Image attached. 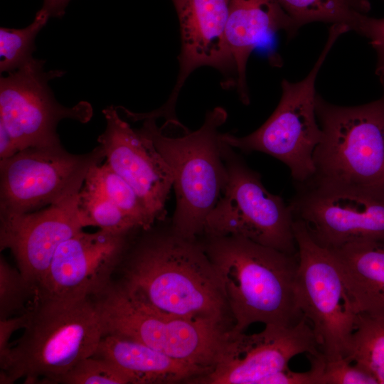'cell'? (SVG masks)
Wrapping results in <instances>:
<instances>
[{
  "instance_id": "1",
  "label": "cell",
  "mask_w": 384,
  "mask_h": 384,
  "mask_svg": "<svg viewBox=\"0 0 384 384\" xmlns=\"http://www.w3.org/2000/svg\"><path fill=\"white\" fill-rule=\"evenodd\" d=\"M153 226L133 238L117 282L150 308L227 329L223 287L201 242Z\"/></svg>"
},
{
  "instance_id": "2",
  "label": "cell",
  "mask_w": 384,
  "mask_h": 384,
  "mask_svg": "<svg viewBox=\"0 0 384 384\" xmlns=\"http://www.w3.org/2000/svg\"><path fill=\"white\" fill-rule=\"evenodd\" d=\"M201 242L223 287L233 324L230 335L254 323L291 326L302 318L297 302V253L238 236H208Z\"/></svg>"
},
{
  "instance_id": "3",
  "label": "cell",
  "mask_w": 384,
  "mask_h": 384,
  "mask_svg": "<svg viewBox=\"0 0 384 384\" xmlns=\"http://www.w3.org/2000/svg\"><path fill=\"white\" fill-rule=\"evenodd\" d=\"M21 336L0 361V383H54L96 353L104 336L91 297L76 300L34 297Z\"/></svg>"
},
{
  "instance_id": "4",
  "label": "cell",
  "mask_w": 384,
  "mask_h": 384,
  "mask_svg": "<svg viewBox=\"0 0 384 384\" xmlns=\"http://www.w3.org/2000/svg\"><path fill=\"white\" fill-rule=\"evenodd\" d=\"M227 119L220 107L207 112L197 130L181 137H169L156 119H146L137 129L149 139L171 169L176 197L171 221L173 230L196 239L203 233L205 220L219 200L227 181L219 128Z\"/></svg>"
},
{
  "instance_id": "5",
  "label": "cell",
  "mask_w": 384,
  "mask_h": 384,
  "mask_svg": "<svg viewBox=\"0 0 384 384\" xmlns=\"http://www.w3.org/2000/svg\"><path fill=\"white\" fill-rule=\"evenodd\" d=\"M383 94L361 105L331 104L316 96L322 136L314 153L318 181L384 188Z\"/></svg>"
},
{
  "instance_id": "6",
  "label": "cell",
  "mask_w": 384,
  "mask_h": 384,
  "mask_svg": "<svg viewBox=\"0 0 384 384\" xmlns=\"http://www.w3.org/2000/svg\"><path fill=\"white\" fill-rule=\"evenodd\" d=\"M350 31L344 25H331L326 44L309 74L296 82L283 80L279 102L268 119L245 137L222 134V139L242 152L259 151L284 164L296 183L315 174L314 153L322 132L316 114L315 84L318 73L338 38Z\"/></svg>"
},
{
  "instance_id": "7",
  "label": "cell",
  "mask_w": 384,
  "mask_h": 384,
  "mask_svg": "<svg viewBox=\"0 0 384 384\" xmlns=\"http://www.w3.org/2000/svg\"><path fill=\"white\" fill-rule=\"evenodd\" d=\"M91 298L104 336L127 337L209 372L213 368L228 329L150 308L114 280Z\"/></svg>"
},
{
  "instance_id": "8",
  "label": "cell",
  "mask_w": 384,
  "mask_h": 384,
  "mask_svg": "<svg viewBox=\"0 0 384 384\" xmlns=\"http://www.w3.org/2000/svg\"><path fill=\"white\" fill-rule=\"evenodd\" d=\"M223 156L227 170L226 183L206 218L203 234L242 237L286 253L297 254L294 218L289 204L279 196L270 193L260 175L224 142Z\"/></svg>"
},
{
  "instance_id": "9",
  "label": "cell",
  "mask_w": 384,
  "mask_h": 384,
  "mask_svg": "<svg viewBox=\"0 0 384 384\" xmlns=\"http://www.w3.org/2000/svg\"><path fill=\"white\" fill-rule=\"evenodd\" d=\"M298 267L296 297L319 348L328 358L346 357L358 314L331 250L319 243L294 218Z\"/></svg>"
},
{
  "instance_id": "10",
  "label": "cell",
  "mask_w": 384,
  "mask_h": 384,
  "mask_svg": "<svg viewBox=\"0 0 384 384\" xmlns=\"http://www.w3.org/2000/svg\"><path fill=\"white\" fill-rule=\"evenodd\" d=\"M296 184L289 203L294 218L321 245L384 241V188L314 179Z\"/></svg>"
},
{
  "instance_id": "11",
  "label": "cell",
  "mask_w": 384,
  "mask_h": 384,
  "mask_svg": "<svg viewBox=\"0 0 384 384\" xmlns=\"http://www.w3.org/2000/svg\"><path fill=\"white\" fill-rule=\"evenodd\" d=\"M105 159L99 144L82 154L63 146L29 147L0 159V214L36 211L80 191L90 168Z\"/></svg>"
},
{
  "instance_id": "12",
  "label": "cell",
  "mask_w": 384,
  "mask_h": 384,
  "mask_svg": "<svg viewBox=\"0 0 384 384\" xmlns=\"http://www.w3.org/2000/svg\"><path fill=\"white\" fill-rule=\"evenodd\" d=\"M43 65L44 60L33 58L0 79V124L18 151L60 146L56 131L60 121L71 119L87 123L92 116V107L86 101L65 107L56 100L48 82L65 72L46 71Z\"/></svg>"
},
{
  "instance_id": "13",
  "label": "cell",
  "mask_w": 384,
  "mask_h": 384,
  "mask_svg": "<svg viewBox=\"0 0 384 384\" xmlns=\"http://www.w3.org/2000/svg\"><path fill=\"white\" fill-rule=\"evenodd\" d=\"M142 229L113 233L82 230L56 250L35 297L76 300L101 293L113 281L136 233Z\"/></svg>"
},
{
  "instance_id": "14",
  "label": "cell",
  "mask_w": 384,
  "mask_h": 384,
  "mask_svg": "<svg viewBox=\"0 0 384 384\" xmlns=\"http://www.w3.org/2000/svg\"><path fill=\"white\" fill-rule=\"evenodd\" d=\"M265 326L262 331L252 334L226 332L213 368L193 383L261 384L267 377L288 367L293 357L321 352L304 316L291 326Z\"/></svg>"
},
{
  "instance_id": "15",
  "label": "cell",
  "mask_w": 384,
  "mask_h": 384,
  "mask_svg": "<svg viewBox=\"0 0 384 384\" xmlns=\"http://www.w3.org/2000/svg\"><path fill=\"white\" fill-rule=\"evenodd\" d=\"M171 1L180 26L179 72L167 102L147 115L177 125L180 122L175 114L176 103L190 74L200 67L210 66L227 78L225 87L234 86L235 66L225 36L230 0Z\"/></svg>"
},
{
  "instance_id": "16",
  "label": "cell",
  "mask_w": 384,
  "mask_h": 384,
  "mask_svg": "<svg viewBox=\"0 0 384 384\" xmlns=\"http://www.w3.org/2000/svg\"><path fill=\"white\" fill-rule=\"evenodd\" d=\"M79 192L36 211L0 214V250H10L36 294L58 247L84 228Z\"/></svg>"
},
{
  "instance_id": "17",
  "label": "cell",
  "mask_w": 384,
  "mask_h": 384,
  "mask_svg": "<svg viewBox=\"0 0 384 384\" xmlns=\"http://www.w3.org/2000/svg\"><path fill=\"white\" fill-rule=\"evenodd\" d=\"M106 127L97 142L106 163L134 190L157 222L164 220L165 205L173 187V171L152 142L119 115L113 105L102 110Z\"/></svg>"
},
{
  "instance_id": "18",
  "label": "cell",
  "mask_w": 384,
  "mask_h": 384,
  "mask_svg": "<svg viewBox=\"0 0 384 384\" xmlns=\"http://www.w3.org/2000/svg\"><path fill=\"white\" fill-rule=\"evenodd\" d=\"M298 30L278 0H230L225 36L235 66V87L243 104L250 103L246 66L253 50L277 32L283 31L292 37Z\"/></svg>"
},
{
  "instance_id": "19",
  "label": "cell",
  "mask_w": 384,
  "mask_h": 384,
  "mask_svg": "<svg viewBox=\"0 0 384 384\" xmlns=\"http://www.w3.org/2000/svg\"><path fill=\"white\" fill-rule=\"evenodd\" d=\"M328 248L357 314L384 317V241L361 240Z\"/></svg>"
},
{
  "instance_id": "20",
  "label": "cell",
  "mask_w": 384,
  "mask_h": 384,
  "mask_svg": "<svg viewBox=\"0 0 384 384\" xmlns=\"http://www.w3.org/2000/svg\"><path fill=\"white\" fill-rule=\"evenodd\" d=\"M94 356L107 358L119 366L131 376L133 384L193 381L209 373L136 340L115 334L103 336Z\"/></svg>"
},
{
  "instance_id": "21",
  "label": "cell",
  "mask_w": 384,
  "mask_h": 384,
  "mask_svg": "<svg viewBox=\"0 0 384 384\" xmlns=\"http://www.w3.org/2000/svg\"><path fill=\"white\" fill-rule=\"evenodd\" d=\"M299 29L314 22L345 25L353 31L359 17L370 9L369 0H278Z\"/></svg>"
},
{
  "instance_id": "22",
  "label": "cell",
  "mask_w": 384,
  "mask_h": 384,
  "mask_svg": "<svg viewBox=\"0 0 384 384\" xmlns=\"http://www.w3.org/2000/svg\"><path fill=\"white\" fill-rule=\"evenodd\" d=\"M110 200L130 216L142 230L156 222L132 187L105 162L90 168L82 186Z\"/></svg>"
},
{
  "instance_id": "23",
  "label": "cell",
  "mask_w": 384,
  "mask_h": 384,
  "mask_svg": "<svg viewBox=\"0 0 384 384\" xmlns=\"http://www.w3.org/2000/svg\"><path fill=\"white\" fill-rule=\"evenodd\" d=\"M384 384V317L358 314L349 353L346 357Z\"/></svg>"
},
{
  "instance_id": "24",
  "label": "cell",
  "mask_w": 384,
  "mask_h": 384,
  "mask_svg": "<svg viewBox=\"0 0 384 384\" xmlns=\"http://www.w3.org/2000/svg\"><path fill=\"white\" fill-rule=\"evenodd\" d=\"M49 18V14L41 9L33 22L26 28H0L1 73L13 72L33 58L35 38Z\"/></svg>"
},
{
  "instance_id": "25",
  "label": "cell",
  "mask_w": 384,
  "mask_h": 384,
  "mask_svg": "<svg viewBox=\"0 0 384 384\" xmlns=\"http://www.w3.org/2000/svg\"><path fill=\"white\" fill-rule=\"evenodd\" d=\"M78 211L84 228L96 226L113 233L142 229L114 203L82 186L79 192Z\"/></svg>"
},
{
  "instance_id": "26",
  "label": "cell",
  "mask_w": 384,
  "mask_h": 384,
  "mask_svg": "<svg viewBox=\"0 0 384 384\" xmlns=\"http://www.w3.org/2000/svg\"><path fill=\"white\" fill-rule=\"evenodd\" d=\"M54 383L133 384V381L126 371L112 361L92 356L80 361Z\"/></svg>"
},
{
  "instance_id": "27",
  "label": "cell",
  "mask_w": 384,
  "mask_h": 384,
  "mask_svg": "<svg viewBox=\"0 0 384 384\" xmlns=\"http://www.w3.org/2000/svg\"><path fill=\"white\" fill-rule=\"evenodd\" d=\"M307 356L316 384H378L365 368L346 357L328 358L321 352Z\"/></svg>"
},
{
  "instance_id": "28",
  "label": "cell",
  "mask_w": 384,
  "mask_h": 384,
  "mask_svg": "<svg viewBox=\"0 0 384 384\" xmlns=\"http://www.w3.org/2000/svg\"><path fill=\"white\" fill-rule=\"evenodd\" d=\"M36 292L24 279L18 269L12 267L0 257V319L23 314L26 302Z\"/></svg>"
},
{
  "instance_id": "29",
  "label": "cell",
  "mask_w": 384,
  "mask_h": 384,
  "mask_svg": "<svg viewBox=\"0 0 384 384\" xmlns=\"http://www.w3.org/2000/svg\"><path fill=\"white\" fill-rule=\"evenodd\" d=\"M353 31L368 39L375 50L377 57L375 73L380 81H384V17L378 18L363 14Z\"/></svg>"
},
{
  "instance_id": "30",
  "label": "cell",
  "mask_w": 384,
  "mask_h": 384,
  "mask_svg": "<svg viewBox=\"0 0 384 384\" xmlns=\"http://www.w3.org/2000/svg\"><path fill=\"white\" fill-rule=\"evenodd\" d=\"M261 384H316L314 371L296 372L287 367L265 378Z\"/></svg>"
},
{
  "instance_id": "31",
  "label": "cell",
  "mask_w": 384,
  "mask_h": 384,
  "mask_svg": "<svg viewBox=\"0 0 384 384\" xmlns=\"http://www.w3.org/2000/svg\"><path fill=\"white\" fill-rule=\"evenodd\" d=\"M27 320V311L23 314L0 319V361L3 360L10 348L9 339L13 333L23 329Z\"/></svg>"
},
{
  "instance_id": "32",
  "label": "cell",
  "mask_w": 384,
  "mask_h": 384,
  "mask_svg": "<svg viewBox=\"0 0 384 384\" xmlns=\"http://www.w3.org/2000/svg\"><path fill=\"white\" fill-rule=\"evenodd\" d=\"M17 152L10 134L6 128L0 124V159L10 157Z\"/></svg>"
},
{
  "instance_id": "33",
  "label": "cell",
  "mask_w": 384,
  "mask_h": 384,
  "mask_svg": "<svg viewBox=\"0 0 384 384\" xmlns=\"http://www.w3.org/2000/svg\"><path fill=\"white\" fill-rule=\"evenodd\" d=\"M70 0H43L41 9L45 10L50 17H62Z\"/></svg>"
}]
</instances>
